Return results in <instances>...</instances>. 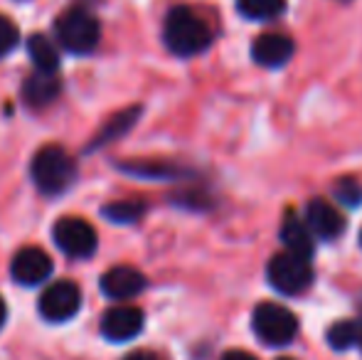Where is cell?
<instances>
[{
	"mask_svg": "<svg viewBox=\"0 0 362 360\" xmlns=\"http://www.w3.org/2000/svg\"><path fill=\"white\" fill-rule=\"evenodd\" d=\"M237 10L247 20H276L286 10V0H237Z\"/></svg>",
	"mask_w": 362,
	"mask_h": 360,
	"instance_id": "e0dca14e",
	"label": "cell"
},
{
	"mask_svg": "<svg viewBox=\"0 0 362 360\" xmlns=\"http://www.w3.org/2000/svg\"><path fill=\"white\" fill-rule=\"evenodd\" d=\"M59 91H62V82H59L57 74L37 72L35 69V74H30L23 84V99L33 109H45V106L57 101Z\"/></svg>",
	"mask_w": 362,
	"mask_h": 360,
	"instance_id": "4fadbf2b",
	"label": "cell"
},
{
	"mask_svg": "<svg viewBox=\"0 0 362 360\" xmlns=\"http://www.w3.org/2000/svg\"><path fill=\"white\" fill-rule=\"evenodd\" d=\"M338 3H350V0H338Z\"/></svg>",
	"mask_w": 362,
	"mask_h": 360,
	"instance_id": "d4e9b609",
	"label": "cell"
},
{
	"mask_svg": "<svg viewBox=\"0 0 362 360\" xmlns=\"http://www.w3.org/2000/svg\"><path fill=\"white\" fill-rule=\"evenodd\" d=\"M163 42L177 57H195L210 47L212 33L200 15L185 5H177L168 13L163 25Z\"/></svg>",
	"mask_w": 362,
	"mask_h": 360,
	"instance_id": "6da1fadb",
	"label": "cell"
},
{
	"mask_svg": "<svg viewBox=\"0 0 362 360\" xmlns=\"http://www.w3.org/2000/svg\"><path fill=\"white\" fill-rule=\"evenodd\" d=\"M222 360H257L252 356V353H247V351H227L222 356Z\"/></svg>",
	"mask_w": 362,
	"mask_h": 360,
	"instance_id": "7402d4cb",
	"label": "cell"
},
{
	"mask_svg": "<svg viewBox=\"0 0 362 360\" xmlns=\"http://www.w3.org/2000/svg\"><path fill=\"white\" fill-rule=\"evenodd\" d=\"M305 227L320 240H338L345 230V220L333 202L315 197L305 205Z\"/></svg>",
	"mask_w": 362,
	"mask_h": 360,
	"instance_id": "30bf717a",
	"label": "cell"
},
{
	"mask_svg": "<svg viewBox=\"0 0 362 360\" xmlns=\"http://www.w3.org/2000/svg\"><path fill=\"white\" fill-rule=\"evenodd\" d=\"M279 360H293V358H279Z\"/></svg>",
	"mask_w": 362,
	"mask_h": 360,
	"instance_id": "484cf974",
	"label": "cell"
},
{
	"mask_svg": "<svg viewBox=\"0 0 362 360\" xmlns=\"http://www.w3.org/2000/svg\"><path fill=\"white\" fill-rule=\"evenodd\" d=\"M124 360H160L156 356V353H148V351H139V353H131V356H126Z\"/></svg>",
	"mask_w": 362,
	"mask_h": 360,
	"instance_id": "603a6c76",
	"label": "cell"
},
{
	"mask_svg": "<svg viewBox=\"0 0 362 360\" xmlns=\"http://www.w3.org/2000/svg\"><path fill=\"white\" fill-rule=\"evenodd\" d=\"M252 57L259 67H269V69L284 67L293 57V40L281 33L259 35L252 45Z\"/></svg>",
	"mask_w": 362,
	"mask_h": 360,
	"instance_id": "8fae6325",
	"label": "cell"
},
{
	"mask_svg": "<svg viewBox=\"0 0 362 360\" xmlns=\"http://www.w3.org/2000/svg\"><path fill=\"white\" fill-rule=\"evenodd\" d=\"M360 336H362V323L345 318V321H335L333 326L328 328L325 341H328L335 351H348L355 343H360Z\"/></svg>",
	"mask_w": 362,
	"mask_h": 360,
	"instance_id": "ac0fdd59",
	"label": "cell"
},
{
	"mask_svg": "<svg viewBox=\"0 0 362 360\" xmlns=\"http://www.w3.org/2000/svg\"><path fill=\"white\" fill-rule=\"evenodd\" d=\"M52 269V260L40 247H23L10 262V274L23 286H37V284L47 281Z\"/></svg>",
	"mask_w": 362,
	"mask_h": 360,
	"instance_id": "9c48e42d",
	"label": "cell"
},
{
	"mask_svg": "<svg viewBox=\"0 0 362 360\" xmlns=\"http://www.w3.org/2000/svg\"><path fill=\"white\" fill-rule=\"evenodd\" d=\"M267 277L272 281V286L279 294H286V296H296V294H303L305 289L313 284V269H310L308 260H300L296 255H276L267 267Z\"/></svg>",
	"mask_w": 362,
	"mask_h": 360,
	"instance_id": "5b68a950",
	"label": "cell"
},
{
	"mask_svg": "<svg viewBox=\"0 0 362 360\" xmlns=\"http://www.w3.org/2000/svg\"><path fill=\"white\" fill-rule=\"evenodd\" d=\"M146 289V277L134 267H114L101 277V291L116 301L139 296Z\"/></svg>",
	"mask_w": 362,
	"mask_h": 360,
	"instance_id": "7c38bea8",
	"label": "cell"
},
{
	"mask_svg": "<svg viewBox=\"0 0 362 360\" xmlns=\"http://www.w3.org/2000/svg\"><path fill=\"white\" fill-rule=\"evenodd\" d=\"M139 116H141V106H131V109H124L121 114H116L114 119L106 124V129L91 141L89 151L99 149V146H106V144H111V141L121 139L124 134H129V131L134 129L136 121H139Z\"/></svg>",
	"mask_w": 362,
	"mask_h": 360,
	"instance_id": "2e32d148",
	"label": "cell"
},
{
	"mask_svg": "<svg viewBox=\"0 0 362 360\" xmlns=\"http://www.w3.org/2000/svg\"><path fill=\"white\" fill-rule=\"evenodd\" d=\"M335 197H338L343 205L355 207V205H360V202H362V187L355 180L345 178V180H340L338 185H335Z\"/></svg>",
	"mask_w": 362,
	"mask_h": 360,
	"instance_id": "44dd1931",
	"label": "cell"
},
{
	"mask_svg": "<svg viewBox=\"0 0 362 360\" xmlns=\"http://www.w3.org/2000/svg\"><path fill=\"white\" fill-rule=\"evenodd\" d=\"M252 326L262 343L281 348V346H288L296 338V333H298V318H296L286 306H281V303L264 301L254 308Z\"/></svg>",
	"mask_w": 362,
	"mask_h": 360,
	"instance_id": "277c9868",
	"label": "cell"
},
{
	"mask_svg": "<svg viewBox=\"0 0 362 360\" xmlns=\"http://www.w3.org/2000/svg\"><path fill=\"white\" fill-rule=\"evenodd\" d=\"M57 42L72 54H89L101 40V25L86 8H69L54 23Z\"/></svg>",
	"mask_w": 362,
	"mask_h": 360,
	"instance_id": "3957f363",
	"label": "cell"
},
{
	"mask_svg": "<svg viewBox=\"0 0 362 360\" xmlns=\"http://www.w3.org/2000/svg\"><path fill=\"white\" fill-rule=\"evenodd\" d=\"M146 326V316L139 306H114L101 318V336L111 343L134 341Z\"/></svg>",
	"mask_w": 362,
	"mask_h": 360,
	"instance_id": "ba28073f",
	"label": "cell"
},
{
	"mask_svg": "<svg viewBox=\"0 0 362 360\" xmlns=\"http://www.w3.org/2000/svg\"><path fill=\"white\" fill-rule=\"evenodd\" d=\"M81 308V291L74 281H54L42 291L37 301V311L45 321L49 323H62L76 316Z\"/></svg>",
	"mask_w": 362,
	"mask_h": 360,
	"instance_id": "52a82bcc",
	"label": "cell"
},
{
	"mask_svg": "<svg viewBox=\"0 0 362 360\" xmlns=\"http://www.w3.org/2000/svg\"><path fill=\"white\" fill-rule=\"evenodd\" d=\"M30 175L42 195H62L76 178V163L62 146H45L35 153Z\"/></svg>",
	"mask_w": 362,
	"mask_h": 360,
	"instance_id": "7a4b0ae2",
	"label": "cell"
},
{
	"mask_svg": "<svg viewBox=\"0 0 362 360\" xmlns=\"http://www.w3.org/2000/svg\"><path fill=\"white\" fill-rule=\"evenodd\" d=\"M52 240L72 260H89L96 252V230L81 217H62L52 227Z\"/></svg>",
	"mask_w": 362,
	"mask_h": 360,
	"instance_id": "8992f818",
	"label": "cell"
},
{
	"mask_svg": "<svg viewBox=\"0 0 362 360\" xmlns=\"http://www.w3.org/2000/svg\"><path fill=\"white\" fill-rule=\"evenodd\" d=\"M20 45V30L10 18L0 15V59L10 54Z\"/></svg>",
	"mask_w": 362,
	"mask_h": 360,
	"instance_id": "ffe728a7",
	"label": "cell"
},
{
	"mask_svg": "<svg viewBox=\"0 0 362 360\" xmlns=\"http://www.w3.org/2000/svg\"><path fill=\"white\" fill-rule=\"evenodd\" d=\"M28 54L35 62V69H37V72L57 74V69H59L57 47H54L45 35H30L28 37Z\"/></svg>",
	"mask_w": 362,
	"mask_h": 360,
	"instance_id": "9a60e30c",
	"label": "cell"
},
{
	"mask_svg": "<svg viewBox=\"0 0 362 360\" xmlns=\"http://www.w3.org/2000/svg\"><path fill=\"white\" fill-rule=\"evenodd\" d=\"M360 346H362V336H360Z\"/></svg>",
	"mask_w": 362,
	"mask_h": 360,
	"instance_id": "83f0119b",
	"label": "cell"
},
{
	"mask_svg": "<svg viewBox=\"0 0 362 360\" xmlns=\"http://www.w3.org/2000/svg\"><path fill=\"white\" fill-rule=\"evenodd\" d=\"M5 316H8V306H5V301L0 298V328L5 326Z\"/></svg>",
	"mask_w": 362,
	"mask_h": 360,
	"instance_id": "cb8c5ba5",
	"label": "cell"
},
{
	"mask_svg": "<svg viewBox=\"0 0 362 360\" xmlns=\"http://www.w3.org/2000/svg\"><path fill=\"white\" fill-rule=\"evenodd\" d=\"M281 242L286 245L288 255H296L300 260H308L313 257V237H310V230L305 227L303 220L288 212L286 220L281 225Z\"/></svg>",
	"mask_w": 362,
	"mask_h": 360,
	"instance_id": "5bb4252c",
	"label": "cell"
},
{
	"mask_svg": "<svg viewBox=\"0 0 362 360\" xmlns=\"http://www.w3.org/2000/svg\"><path fill=\"white\" fill-rule=\"evenodd\" d=\"M144 212H146V205L136 200H116V202H111V205L101 207V215L109 222H114V225H131V222L141 220Z\"/></svg>",
	"mask_w": 362,
	"mask_h": 360,
	"instance_id": "d6986e66",
	"label": "cell"
},
{
	"mask_svg": "<svg viewBox=\"0 0 362 360\" xmlns=\"http://www.w3.org/2000/svg\"><path fill=\"white\" fill-rule=\"evenodd\" d=\"M360 242H362V232H360Z\"/></svg>",
	"mask_w": 362,
	"mask_h": 360,
	"instance_id": "4316f807",
	"label": "cell"
}]
</instances>
